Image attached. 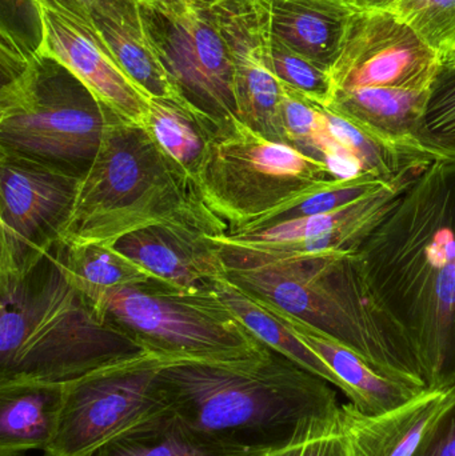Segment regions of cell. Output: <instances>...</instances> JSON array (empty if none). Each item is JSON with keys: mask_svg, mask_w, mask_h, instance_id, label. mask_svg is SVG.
I'll return each mask as SVG.
<instances>
[{"mask_svg": "<svg viewBox=\"0 0 455 456\" xmlns=\"http://www.w3.org/2000/svg\"><path fill=\"white\" fill-rule=\"evenodd\" d=\"M355 254L371 291L413 346L427 388H453L455 162L427 166Z\"/></svg>", "mask_w": 455, "mask_h": 456, "instance_id": "1", "label": "cell"}, {"mask_svg": "<svg viewBox=\"0 0 455 456\" xmlns=\"http://www.w3.org/2000/svg\"><path fill=\"white\" fill-rule=\"evenodd\" d=\"M159 382L184 423L248 449L286 444L305 420L341 407L333 385L267 345L234 361L165 364Z\"/></svg>", "mask_w": 455, "mask_h": 456, "instance_id": "2", "label": "cell"}, {"mask_svg": "<svg viewBox=\"0 0 455 456\" xmlns=\"http://www.w3.org/2000/svg\"><path fill=\"white\" fill-rule=\"evenodd\" d=\"M146 354L96 315L69 276L63 241L21 270L0 271V382L69 383Z\"/></svg>", "mask_w": 455, "mask_h": 456, "instance_id": "3", "label": "cell"}, {"mask_svg": "<svg viewBox=\"0 0 455 456\" xmlns=\"http://www.w3.org/2000/svg\"><path fill=\"white\" fill-rule=\"evenodd\" d=\"M224 276L256 302L349 348L379 374L429 390L413 346L371 291L355 252L275 260Z\"/></svg>", "mask_w": 455, "mask_h": 456, "instance_id": "4", "label": "cell"}, {"mask_svg": "<svg viewBox=\"0 0 455 456\" xmlns=\"http://www.w3.org/2000/svg\"><path fill=\"white\" fill-rule=\"evenodd\" d=\"M166 224L214 236L227 232L197 184L171 162L146 127L117 120L80 182L59 240L112 247L134 231Z\"/></svg>", "mask_w": 455, "mask_h": 456, "instance_id": "5", "label": "cell"}, {"mask_svg": "<svg viewBox=\"0 0 455 456\" xmlns=\"http://www.w3.org/2000/svg\"><path fill=\"white\" fill-rule=\"evenodd\" d=\"M0 64V147L83 178L120 118L5 23Z\"/></svg>", "mask_w": 455, "mask_h": 456, "instance_id": "6", "label": "cell"}, {"mask_svg": "<svg viewBox=\"0 0 455 456\" xmlns=\"http://www.w3.org/2000/svg\"><path fill=\"white\" fill-rule=\"evenodd\" d=\"M96 314L147 353L173 362L234 361L264 345L211 287L183 291L157 279L128 284L107 292Z\"/></svg>", "mask_w": 455, "mask_h": 456, "instance_id": "7", "label": "cell"}, {"mask_svg": "<svg viewBox=\"0 0 455 456\" xmlns=\"http://www.w3.org/2000/svg\"><path fill=\"white\" fill-rule=\"evenodd\" d=\"M329 181L323 163L235 122L211 134L197 186L226 233H237Z\"/></svg>", "mask_w": 455, "mask_h": 456, "instance_id": "8", "label": "cell"}, {"mask_svg": "<svg viewBox=\"0 0 455 456\" xmlns=\"http://www.w3.org/2000/svg\"><path fill=\"white\" fill-rule=\"evenodd\" d=\"M141 8L150 42L179 103L215 130L240 122L232 59L211 4L157 0L141 2Z\"/></svg>", "mask_w": 455, "mask_h": 456, "instance_id": "9", "label": "cell"}, {"mask_svg": "<svg viewBox=\"0 0 455 456\" xmlns=\"http://www.w3.org/2000/svg\"><path fill=\"white\" fill-rule=\"evenodd\" d=\"M173 361L146 354L66 385L61 425L43 456H93L127 431L173 411L159 382Z\"/></svg>", "mask_w": 455, "mask_h": 456, "instance_id": "10", "label": "cell"}, {"mask_svg": "<svg viewBox=\"0 0 455 456\" xmlns=\"http://www.w3.org/2000/svg\"><path fill=\"white\" fill-rule=\"evenodd\" d=\"M422 171L406 174L379 191L333 213L280 222L251 232L223 233L211 239L226 270H242L293 257L357 252L401 192Z\"/></svg>", "mask_w": 455, "mask_h": 456, "instance_id": "11", "label": "cell"}, {"mask_svg": "<svg viewBox=\"0 0 455 456\" xmlns=\"http://www.w3.org/2000/svg\"><path fill=\"white\" fill-rule=\"evenodd\" d=\"M82 178L0 147V271L31 265L59 240Z\"/></svg>", "mask_w": 455, "mask_h": 456, "instance_id": "12", "label": "cell"}, {"mask_svg": "<svg viewBox=\"0 0 455 456\" xmlns=\"http://www.w3.org/2000/svg\"><path fill=\"white\" fill-rule=\"evenodd\" d=\"M443 56L386 10H357L330 69L337 91H430Z\"/></svg>", "mask_w": 455, "mask_h": 456, "instance_id": "13", "label": "cell"}, {"mask_svg": "<svg viewBox=\"0 0 455 456\" xmlns=\"http://www.w3.org/2000/svg\"><path fill=\"white\" fill-rule=\"evenodd\" d=\"M40 53L66 67L120 119L143 126L150 98L131 80L96 28L90 8L71 0H29Z\"/></svg>", "mask_w": 455, "mask_h": 456, "instance_id": "14", "label": "cell"}, {"mask_svg": "<svg viewBox=\"0 0 455 456\" xmlns=\"http://www.w3.org/2000/svg\"><path fill=\"white\" fill-rule=\"evenodd\" d=\"M211 10L229 48L240 122L269 141L288 144L283 87L267 61L269 29L261 0H218Z\"/></svg>", "mask_w": 455, "mask_h": 456, "instance_id": "15", "label": "cell"}, {"mask_svg": "<svg viewBox=\"0 0 455 456\" xmlns=\"http://www.w3.org/2000/svg\"><path fill=\"white\" fill-rule=\"evenodd\" d=\"M158 281L183 291L210 289L226 273L208 233L181 224H155L134 231L114 244Z\"/></svg>", "mask_w": 455, "mask_h": 456, "instance_id": "16", "label": "cell"}, {"mask_svg": "<svg viewBox=\"0 0 455 456\" xmlns=\"http://www.w3.org/2000/svg\"><path fill=\"white\" fill-rule=\"evenodd\" d=\"M449 390H425L402 406L370 415L354 404L339 407L347 456H413L453 398Z\"/></svg>", "mask_w": 455, "mask_h": 456, "instance_id": "17", "label": "cell"}, {"mask_svg": "<svg viewBox=\"0 0 455 456\" xmlns=\"http://www.w3.org/2000/svg\"><path fill=\"white\" fill-rule=\"evenodd\" d=\"M272 37L330 71L357 8L347 0H261Z\"/></svg>", "mask_w": 455, "mask_h": 456, "instance_id": "18", "label": "cell"}, {"mask_svg": "<svg viewBox=\"0 0 455 456\" xmlns=\"http://www.w3.org/2000/svg\"><path fill=\"white\" fill-rule=\"evenodd\" d=\"M67 383L0 382V456L45 452L61 425Z\"/></svg>", "mask_w": 455, "mask_h": 456, "instance_id": "19", "label": "cell"}, {"mask_svg": "<svg viewBox=\"0 0 455 456\" xmlns=\"http://www.w3.org/2000/svg\"><path fill=\"white\" fill-rule=\"evenodd\" d=\"M261 305L280 318L307 347L312 348L328 364L329 369L346 388L350 403L365 414H382L397 409L425 391L379 374L357 354L331 338L315 331L309 324L269 305Z\"/></svg>", "mask_w": 455, "mask_h": 456, "instance_id": "20", "label": "cell"}, {"mask_svg": "<svg viewBox=\"0 0 455 456\" xmlns=\"http://www.w3.org/2000/svg\"><path fill=\"white\" fill-rule=\"evenodd\" d=\"M91 18L126 74L149 98L173 99L175 90L155 53L139 0H93Z\"/></svg>", "mask_w": 455, "mask_h": 456, "instance_id": "21", "label": "cell"}, {"mask_svg": "<svg viewBox=\"0 0 455 456\" xmlns=\"http://www.w3.org/2000/svg\"><path fill=\"white\" fill-rule=\"evenodd\" d=\"M266 450L248 449L214 438L171 411L118 436L93 456H259Z\"/></svg>", "mask_w": 455, "mask_h": 456, "instance_id": "22", "label": "cell"}, {"mask_svg": "<svg viewBox=\"0 0 455 456\" xmlns=\"http://www.w3.org/2000/svg\"><path fill=\"white\" fill-rule=\"evenodd\" d=\"M211 289L232 308L235 316L254 337L258 338L272 350L288 356L304 369L309 370L313 374L322 378L346 395V388L337 375L329 369L328 364L312 348L307 347L274 314L270 313L253 297L240 291L232 281H227L224 275L215 279L211 283Z\"/></svg>", "mask_w": 455, "mask_h": 456, "instance_id": "23", "label": "cell"}, {"mask_svg": "<svg viewBox=\"0 0 455 456\" xmlns=\"http://www.w3.org/2000/svg\"><path fill=\"white\" fill-rule=\"evenodd\" d=\"M144 127L171 162L197 184L208 141L215 128L183 104L163 98H150Z\"/></svg>", "mask_w": 455, "mask_h": 456, "instance_id": "24", "label": "cell"}, {"mask_svg": "<svg viewBox=\"0 0 455 456\" xmlns=\"http://www.w3.org/2000/svg\"><path fill=\"white\" fill-rule=\"evenodd\" d=\"M66 263L72 281L87 297L95 313L107 292L157 279L114 247L102 244H66Z\"/></svg>", "mask_w": 455, "mask_h": 456, "instance_id": "25", "label": "cell"}, {"mask_svg": "<svg viewBox=\"0 0 455 456\" xmlns=\"http://www.w3.org/2000/svg\"><path fill=\"white\" fill-rule=\"evenodd\" d=\"M392 182L382 181L370 174H361L354 178L334 179V181L325 182V183L318 184L314 189L305 192L297 200L275 208L274 211L267 214L250 227L237 233L251 232V231L269 227L272 224H280V222L333 213V211L339 210L345 206L352 205L362 198L379 191Z\"/></svg>", "mask_w": 455, "mask_h": 456, "instance_id": "26", "label": "cell"}, {"mask_svg": "<svg viewBox=\"0 0 455 456\" xmlns=\"http://www.w3.org/2000/svg\"><path fill=\"white\" fill-rule=\"evenodd\" d=\"M269 29V27H267ZM267 61L272 75L286 87L328 107L334 95L330 71L294 53L267 31Z\"/></svg>", "mask_w": 455, "mask_h": 456, "instance_id": "27", "label": "cell"}, {"mask_svg": "<svg viewBox=\"0 0 455 456\" xmlns=\"http://www.w3.org/2000/svg\"><path fill=\"white\" fill-rule=\"evenodd\" d=\"M386 11L409 24L445 61L455 51V0H398Z\"/></svg>", "mask_w": 455, "mask_h": 456, "instance_id": "28", "label": "cell"}, {"mask_svg": "<svg viewBox=\"0 0 455 456\" xmlns=\"http://www.w3.org/2000/svg\"><path fill=\"white\" fill-rule=\"evenodd\" d=\"M425 130L446 160L455 162V64L443 63L430 87Z\"/></svg>", "mask_w": 455, "mask_h": 456, "instance_id": "29", "label": "cell"}, {"mask_svg": "<svg viewBox=\"0 0 455 456\" xmlns=\"http://www.w3.org/2000/svg\"><path fill=\"white\" fill-rule=\"evenodd\" d=\"M259 456H347L338 414L305 420L290 441Z\"/></svg>", "mask_w": 455, "mask_h": 456, "instance_id": "30", "label": "cell"}, {"mask_svg": "<svg viewBox=\"0 0 455 456\" xmlns=\"http://www.w3.org/2000/svg\"><path fill=\"white\" fill-rule=\"evenodd\" d=\"M413 456H455V386L451 403L435 420Z\"/></svg>", "mask_w": 455, "mask_h": 456, "instance_id": "31", "label": "cell"}, {"mask_svg": "<svg viewBox=\"0 0 455 456\" xmlns=\"http://www.w3.org/2000/svg\"><path fill=\"white\" fill-rule=\"evenodd\" d=\"M357 10H386L398 0H347Z\"/></svg>", "mask_w": 455, "mask_h": 456, "instance_id": "32", "label": "cell"}, {"mask_svg": "<svg viewBox=\"0 0 455 456\" xmlns=\"http://www.w3.org/2000/svg\"><path fill=\"white\" fill-rule=\"evenodd\" d=\"M71 2L77 3V4L85 5V7L90 8V4L93 0H71Z\"/></svg>", "mask_w": 455, "mask_h": 456, "instance_id": "33", "label": "cell"}, {"mask_svg": "<svg viewBox=\"0 0 455 456\" xmlns=\"http://www.w3.org/2000/svg\"><path fill=\"white\" fill-rule=\"evenodd\" d=\"M443 63L455 64V51L445 61H443Z\"/></svg>", "mask_w": 455, "mask_h": 456, "instance_id": "34", "label": "cell"}, {"mask_svg": "<svg viewBox=\"0 0 455 456\" xmlns=\"http://www.w3.org/2000/svg\"><path fill=\"white\" fill-rule=\"evenodd\" d=\"M205 3H208V4H213V3L218 2V0H203Z\"/></svg>", "mask_w": 455, "mask_h": 456, "instance_id": "35", "label": "cell"}, {"mask_svg": "<svg viewBox=\"0 0 455 456\" xmlns=\"http://www.w3.org/2000/svg\"><path fill=\"white\" fill-rule=\"evenodd\" d=\"M141 2H157V0H141Z\"/></svg>", "mask_w": 455, "mask_h": 456, "instance_id": "36", "label": "cell"}]
</instances>
